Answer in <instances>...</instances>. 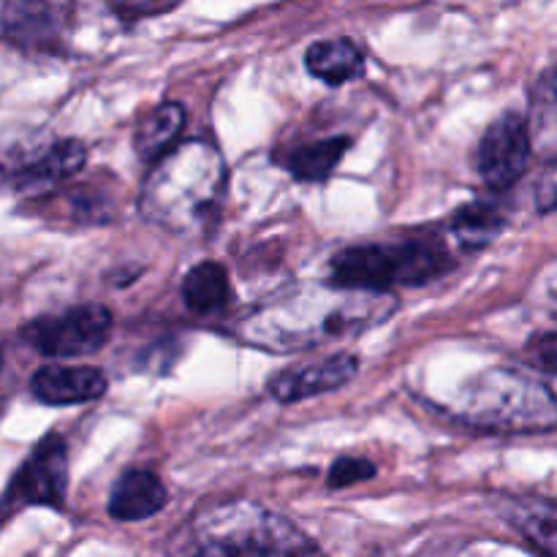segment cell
Returning a JSON list of instances; mask_svg holds the SVG:
<instances>
[{
	"label": "cell",
	"instance_id": "cell-1",
	"mask_svg": "<svg viewBox=\"0 0 557 557\" xmlns=\"http://www.w3.org/2000/svg\"><path fill=\"white\" fill-rule=\"evenodd\" d=\"M400 308L392 292L308 283L277 294L248 315L239 335L245 343L272 354H297L332 341L362 335L384 324Z\"/></svg>",
	"mask_w": 557,
	"mask_h": 557
},
{
	"label": "cell",
	"instance_id": "cell-2",
	"mask_svg": "<svg viewBox=\"0 0 557 557\" xmlns=\"http://www.w3.org/2000/svg\"><path fill=\"white\" fill-rule=\"evenodd\" d=\"M223 185L221 152L207 141H185L152 163L141 188V215L169 232H194L215 212Z\"/></svg>",
	"mask_w": 557,
	"mask_h": 557
},
{
	"label": "cell",
	"instance_id": "cell-3",
	"mask_svg": "<svg viewBox=\"0 0 557 557\" xmlns=\"http://www.w3.org/2000/svg\"><path fill=\"white\" fill-rule=\"evenodd\" d=\"M194 549L205 555L319 553L286 517L250 500H226L194 517Z\"/></svg>",
	"mask_w": 557,
	"mask_h": 557
},
{
	"label": "cell",
	"instance_id": "cell-4",
	"mask_svg": "<svg viewBox=\"0 0 557 557\" xmlns=\"http://www.w3.org/2000/svg\"><path fill=\"white\" fill-rule=\"evenodd\" d=\"M460 417L482 430L542 433L557 428V400L549 386L517 370H490L471 381L462 395Z\"/></svg>",
	"mask_w": 557,
	"mask_h": 557
},
{
	"label": "cell",
	"instance_id": "cell-5",
	"mask_svg": "<svg viewBox=\"0 0 557 557\" xmlns=\"http://www.w3.org/2000/svg\"><path fill=\"white\" fill-rule=\"evenodd\" d=\"M449 267L446 256L428 243H389V245H359L341 250L332 259V281L343 286L381 288L419 286Z\"/></svg>",
	"mask_w": 557,
	"mask_h": 557
},
{
	"label": "cell",
	"instance_id": "cell-6",
	"mask_svg": "<svg viewBox=\"0 0 557 557\" xmlns=\"http://www.w3.org/2000/svg\"><path fill=\"white\" fill-rule=\"evenodd\" d=\"M112 332V313L103 305H76L58 315H41L20 330L33 351L52 359L87 357L103 348Z\"/></svg>",
	"mask_w": 557,
	"mask_h": 557
},
{
	"label": "cell",
	"instance_id": "cell-7",
	"mask_svg": "<svg viewBox=\"0 0 557 557\" xmlns=\"http://www.w3.org/2000/svg\"><path fill=\"white\" fill-rule=\"evenodd\" d=\"M531 152V123L520 114H504L484 131L476 150V169L490 188L504 190L522 177Z\"/></svg>",
	"mask_w": 557,
	"mask_h": 557
},
{
	"label": "cell",
	"instance_id": "cell-8",
	"mask_svg": "<svg viewBox=\"0 0 557 557\" xmlns=\"http://www.w3.org/2000/svg\"><path fill=\"white\" fill-rule=\"evenodd\" d=\"M69 484V455L54 435L44 438L16 471L9 487V509L20 506H60Z\"/></svg>",
	"mask_w": 557,
	"mask_h": 557
},
{
	"label": "cell",
	"instance_id": "cell-9",
	"mask_svg": "<svg viewBox=\"0 0 557 557\" xmlns=\"http://www.w3.org/2000/svg\"><path fill=\"white\" fill-rule=\"evenodd\" d=\"M357 373L359 359L354 354H335V357L324 359V362L305 364V368H294L275 375L270 392L277 403H286L288 406V403L308 400V397H319L324 392L341 389L348 381L357 379Z\"/></svg>",
	"mask_w": 557,
	"mask_h": 557
},
{
	"label": "cell",
	"instance_id": "cell-10",
	"mask_svg": "<svg viewBox=\"0 0 557 557\" xmlns=\"http://www.w3.org/2000/svg\"><path fill=\"white\" fill-rule=\"evenodd\" d=\"M30 392L44 406H79L107 395V379L87 364H44L33 373Z\"/></svg>",
	"mask_w": 557,
	"mask_h": 557
},
{
	"label": "cell",
	"instance_id": "cell-11",
	"mask_svg": "<svg viewBox=\"0 0 557 557\" xmlns=\"http://www.w3.org/2000/svg\"><path fill=\"white\" fill-rule=\"evenodd\" d=\"M493 506L500 520L515 528L539 553L557 557V500L536 495H498Z\"/></svg>",
	"mask_w": 557,
	"mask_h": 557
},
{
	"label": "cell",
	"instance_id": "cell-12",
	"mask_svg": "<svg viewBox=\"0 0 557 557\" xmlns=\"http://www.w3.org/2000/svg\"><path fill=\"white\" fill-rule=\"evenodd\" d=\"M169 493L161 479L145 468H131L109 495V517L120 522H139L147 517H156L166 506Z\"/></svg>",
	"mask_w": 557,
	"mask_h": 557
},
{
	"label": "cell",
	"instance_id": "cell-13",
	"mask_svg": "<svg viewBox=\"0 0 557 557\" xmlns=\"http://www.w3.org/2000/svg\"><path fill=\"white\" fill-rule=\"evenodd\" d=\"M87 161V147L76 139L54 141L47 152L36 156L33 161H27L25 166H20V177L16 185L20 190H44L52 188V185L63 183V180L74 177Z\"/></svg>",
	"mask_w": 557,
	"mask_h": 557
},
{
	"label": "cell",
	"instance_id": "cell-14",
	"mask_svg": "<svg viewBox=\"0 0 557 557\" xmlns=\"http://www.w3.org/2000/svg\"><path fill=\"white\" fill-rule=\"evenodd\" d=\"M305 65H308V71L315 79L326 82V85H346V82H354L357 76L364 74L362 52L348 38L315 41L305 52Z\"/></svg>",
	"mask_w": 557,
	"mask_h": 557
},
{
	"label": "cell",
	"instance_id": "cell-15",
	"mask_svg": "<svg viewBox=\"0 0 557 557\" xmlns=\"http://www.w3.org/2000/svg\"><path fill=\"white\" fill-rule=\"evenodd\" d=\"M65 3L69 0H5V33L20 41L54 36L63 22Z\"/></svg>",
	"mask_w": 557,
	"mask_h": 557
},
{
	"label": "cell",
	"instance_id": "cell-16",
	"mask_svg": "<svg viewBox=\"0 0 557 557\" xmlns=\"http://www.w3.org/2000/svg\"><path fill=\"white\" fill-rule=\"evenodd\" d=\"M185 128V109L177 101H166L152 109L136 128V152L141 161L156 163L174 147L177 136Z\"/></svg>",
	"mask_w": 557,
	"mask_h": 557
},
{
	"label": "cell",
	"instance_id": "cell-17",
	"mask_svg": "<svg viewBox=\"0 0 557 557\" xmlns=\"http://www.w3.org/2000/svg\"><path fill=\"white\" fill-rule=\"evenodd\" d=\"M183 299L188 310L199 315L218 313L232 299V283H228L226 270L218 261H201L190 267L183 281Z\"/></svg>",
	"mask_w": 557,
	"mask_h": 557
},
{
	"label": "cell",
	"instance_id": "cell-18",
	"mask_svg": "<svg viewBox=\"0 0 557 557\" xmlns=\"http://www.w3.org/2000/svg\"><path fill=\"white\" fill-rule=\"evenodd\" d=\"M348 139L346 136H335V139L310 141V145H299L297 150L288 152L286 169L302 183H321L335 172L341 158L346 156Z\"/></svg>",
	"mask_w": 557,
	"mask_h": 557
},
{
	"label": "cell",
	"instance_id": "cell-19",
	"mask_svg": "<svg viewBox=\"0 0 557 557\" xmlns=\"http://www.w3.org/2000/svg\"><path fill=\"white\" fill-rule=\"evenodd\" d=\"M500 228H504V215L498 207L484 205V201L462 207L449 223V234L462 250L484 248L490 239L498 237Z\"/></svg>",
	"mask_w": 557,
	"mask_h": 557
},
{
	"label": "cell",
	"instance_id": "cell-20",
	"mask_svg": "<svg viewBox=\"0 0 557 557\" xmlns=\"http://www.w3.org/2000/svg\"><path fill=\"white\" fill-rule=\"evenodd\" d=\"M533 147L557 161V71L542 82L531 114Z\"/></svg>",
	"mask_w": 557,
	"mask_h": 557
},
{
	"label": "cell",
	"instance_id": "cell-21",
	"mask_svg": "<svg viewBox=\"0 0 557 557\" xmlns=\"http://www.w3.org/2000/svg\"><path fill=\"white\" fill-rule=\"evenodd\" d=\"M373 476L375 466L370 460H364V457H341V460H335V466L330 468V487H354V484L368 482V479Z\"/></svg>",
	"mask_w": 557,
	"mask_h": 557
},
{
	"label": "cell",
	"instance_id": "cell-22",
	"mask_svg": "<svg viewBox=\"0 0 557 557\" xmlns=\"http://www.w3.org/2000/svg\"><path fill=\"white\" fill-rule=\"evenodd\" d=\"M528 359L544 373H557V332H544L528 343Z\"/></svg>",
	"mask_w": 557,
	"mask_h": 557
},
{
	"label": "cell",
	"instance_id": "cell-23",
	"mask_svg": "<svg viewBox=\"0 0 557 557\" xmlns=\"http://www.w3.org/2000/svg\"><path fill=\"white\" fill-rule=\"evenodd\" d=\"M112 9H117L125 16H145V14H161V11L172 9L180 0H109Z\"/></svg>",
	"mask_w": 557,
	"mask_h": 557
},
{
	"label": "cell",
	"instance_id": "cell-24",
	"mask_svg": "<svg viewBox=\"0 0 557 557\" xmlns=\"http://www.w3.org/2000/svg\"><path fill=\"white\" fill-rule=\"evenodd\" d=\"M536 205L542 212H549L557 207V161L553 163V169L542 174L536 185Z\"/></svg>",
	"mask_w": 557,
	"mask_h": 557
}]
</instances>
